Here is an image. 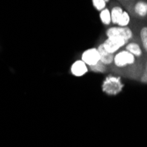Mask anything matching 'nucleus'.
I'll return each instance as SVG.
<instances>
[{
    "label": "nucleus",
    "instance_id": "nucleus-4",
    "mask_svg": "<svg viewBox=\"0 0 147 147\" xmlns=\"http://www.w3.org/2000/svg\"><path fill=\"white\" fill-rule=\"evenodd\" d=\"M129 28L139 39L140 44L143 48L145 55H147V24L146 22H141L133 20Z\"/></svg>",
    "mask_w": 147,
    "mask_h": 147
},
{
    "label": "nucleus",
    "instance_id": "nucleus-9",
    "mask_svg": "<svg viewBox=\"0 0 147 147\" xmlns=\"http://www.w3.org/2000/svg\"><path fill=\"white\" fill-rule=\"evenodd\" d=\"M109 11L111 15V21L113 25H117L120 17L122 16L123 12V7L116 0L111 1L109 4Z\"/></svg>",
    "mask_w": 147,
    "mask_h": 147
},
{
    "label": "nucleus",
    "instance_id": "nucleus-1",
    "mask_svg": "<svg viewBox=\"0 0 147 147\" xmlns=\"http://www.w3.org/2000/svg\"><path fill=\"white\" fill-rule=\"evenodd\" d=\"M144 60L138 59L131 53L122 49L115 54L114 63L109 71L129 79L139 81V78L144 71Z\"/></svg>",
    "mask_w": 147,
    "mask_h": 147
},
{
    "label": "nucleus",
    "instance_id": "nucleus-3",
    "mask_svg": "<svg viewBox=\"0 0 147 147\" xmlns=\"http://www.w3.org/2000/svg\"><path fill=\"white\" fill-rule=\"evenodd\" d=\"M123 88V83L121 78L116 75H108L102 83V91L108 95H117L122 92Z\"/></svg>",
    "mask_w": 147,
    "mask_h": 147
},
{
    "label": "nucleus",
    "instance_id": "nucleus-18",
    "mask_svg": "<svg viewBox=\"0 0 147 147\" xmlns=\"http://www.w3.org/2000/svg\"><path fill=\"white\" fill-rule=\"evenodd\" d=\"M144 71H146V72H147V55H146V57H145V58H144Z\"/></svg>",
    "mask_w": 147,
    "mask_h": 147
},
{
    "label": "nucleus",
    "instance_id": "nucleus-17",
    "mask_svg": "<svg viewBox=\"0 0 147 147\" xmlns=\"http://www.w3.org/2000/svg\"><path fill=\"white\" fill-rule=\"evenodd\" d=\"M139 81L143 84H147V72L144 71L143 74L141 75L140 78H139Z\"/></svg>",
    "mask_w": 147,
    "mask_h": 147
},
{
    "label": "nucleus",
    "instance_id": "nucleus-16",
    "mask_svg": "<svg viewBox=\"0 0 147 147\" xmlns=\"http://www.w3.org/2000/svg\"><path fill=\"white\" fill-rule=\"evenodd\" d=\"M120 4L123 5V7H124L126 10L129 7V5H131V3L134 1V0H116Z\"/></svg>",
    "mask_w": 147,
    "mask_h": 147
},
{
    "label": "nucleus",
    "instance_id": "nucleus-11",
    "mask_svg": "<svg viewBox=\"0 0 147 147\" xmlns=\"http://www.w3.org/2000/svg\"><path fill=\"white\" fill-rule=\"evenodd\" d=\"M70 71L71 73L75 77H82L87 73L89 69L88 66L82 60H77L72 63Z\"/></svg>",
    "mask_w": 147,
    "mask_h": 147
},
{
    "label": "nucleus",
    "instance_id": "nucleus-6",
    "mask_svg": "<svg viewBox=\"0 0 147 147\" xmlns=\"http://www.w3.org/2000/svg\"><path fill=\"white\" fill-rule=\"evenodd\" d=\"M128 42V40L122 37H109L102 42V45L108 52L115 54L120 49H123Z\"/></svg>",
    "mask_w": 147,
    "mask_h": 147
},
{
    "label": "nucleus",
    "instance_id": "nucleus-7",
    "mask_svg": "<svg viewBox=\"0 0 147 147\" xmlns=\"http://www.w3.org/2000/svg\"><path fill=\"white\" fill-rule=\"evenodd\" d=\"M125 50L129 51V53L136 57L138 59H140V60H144L146 55L145 53L144 52L143 50V48L140 44V42H139V39L138 38V36L135 34L134 36V39L129 41L126 45L125 47L123 48Z\"/></svg>",
    "mask_w": 147,
    "mask_h": 147
},
{
    "label": "nucleus",
    "instance_id": "nucleus-2",
    "mask_svg": "<svg viewBox=\"0 0 147 147\" xmlns=\"http://www.w3.org/2000/svg\"><path fill=\"white\" fill-rule=\"evenodd\" d=\"M130 18L137 21H147V0H134L126 10Z\"/></svg>",
    "mask_w": 147,
    "mask_h": 147
},
{
    "label": "nucleus",
    "instance_id": "nucleus-5",
    "mask_svg": "<svg viewBox=\"0 0 147 147\" xmlns=\"http://www.w3.org/2000/svg\"><path fill=\"white\" fill-rule=\"evenodd\" d=\"M107 37H122L128 41L134 39L135 34L129 26H109L106 30Z\"/></svg>",
    "mask_w": 147,
    "mask_h": 147
},
{
    "label": "nucleus",
    "instance_id": "nucleus-10",
    "mask_svg": "<svg viewBox=\"0 0 147 147\" xmlns=\"http://www.w3.org/2000/svg\"><path fill=\"white\" fill-rule=\"evenodd\" d=\"M97 49L99 51L100 54V62L101 63H103L105 66H107L109 69H110V67L112 66L113 63H114V57H115V54H111V53L108 52L103 47L102 43H100Z\"/></svg>",
    "mask_w": 147,
    "mask_h": 147
},
{
    "label": "nucleus",
    "instance_id": "nucleus-15",
    "mask_svg": "<svg viewBox=\"0 0 147 147\" xmlns=\"http://www.w3.org/2000/svg\"><path fill=\"white\" fill-rule=\"evenodd\" d=\"M92 1L93 6H94V8L98 11H100L107 7V3L104 0H92Z\"/></svg>",
    "mask_w": 147,
    "mask_h": 147
},
{
    "label": "nucleus",
    "instance_id": "nucleus-14",
    "mask_svg": "<svg viewBox=\"0 0 147 147\" xmlns=\"http://www.w3.org/2000/svg\"><path fill=\"white\" fill-rule=\"evenodd\" d=\"M92 72H96V73H108L109 72V69L105 66L103 63H101L100 62H99L96 65L92 66V67L88 68Z\"/></svg>",
    "mask_w": 147,
    "mask_h": 147
},
{
    "label": "nucleus",
    "instance_id": "nucleus-8",
    "mask_svg": "<svg viewBox=\"0 0 147 147\" xmlns=\"http://www.w3.org/2000/svg\"><path fill=\"white\" fill-rule=\"evenodd\" d=\"M100 54L97 48H92L85 50L81 54V59L87 66L88 68L92 67V66L96 65L100 62Z\"/></svg>",
    "mask_w": 147,
    "mask_h": 147
},
{
    "label": "nucleus",
    "instance_id": "nucleus-12",
    "mask_svg": "<svg viewBox=\"0 0 147 147\" xmlns=\"http://www.w3.org/2000/svg\"><path fill=\"white\" fill-rule=\"evenodd\" d=\"M100 20H101L102 24L105 26H109L112 24L109 8L106 7L105 9H103L102 11H100Z\"/></svg>",
    "mask_w": 147,
    "mask_h": 147
},
{
    "label": "nucleus",
    "instance_id": "nucleus-19",
    "mask_svg": "<svg viewBox=\"0 0 147 147\" xmlns=\"http://www.w3.org/2000/svg\"><path fill=\"white\" fill-rule=\"evenodd\" d=\"M104 1H105L106 3H109V2H110V0H104Z\"/></svg>",
    "mask_w": 147,
    "mask_h": 147
},
{
    "label": "nucleus",
    "instance_id": "nucleus-13",
    "mask_svg": "<svg viewBox=\"0 0 147 147\" xmlns=\"http://www.w3.org/2000/svg\"><path fill=\"white\" fill-rule=\"evenodd\" d=\"M130 20H131V18L129 13L126 11H123L122 16L119 19L117 26H129L130 24Z\"/></svg>",
    "mask_w": 147,
    "mask_h": 147
}]
</instances>
